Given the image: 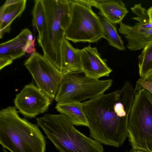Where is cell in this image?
I'll return each instance as SVG.
<instances>
[{
    "label": "cell",
    "mask_w": 152,
    "mask_h": 152,
    "mask_svg": "<svg viewBox=\"0 0 152 152\" xmlns=\"http://www.w3.org/2000/svg\"><path fill=\"white\" fill-rule=\"evenodd\" d=\"M45 22L38 41L45 57L61 73L62 49L69 23L71 0H42Z\"/></svg>",
    "instance_id": "3"
},
{
    "label": "cell",
    "mask_w": 152,
    "mask_h": 152,
    "mask_svg": "<svg viewBox=\"0 0 152 152\" xmlns=\"http://www.w3.org/2000/svg\"><path fill=\"white\" fill-rule=\"evenodd\" d=\"M13 62V61L8 59L0 58V70L3 69L4 67L11 64Z\"/></svg>",
    "instance_id": "21"
},
{
    "label": "cell",
    "mask_w": 152,
    "mask_h": 152,
    "mask_svg": "<svg viewBox=\"0 0 152 152\" xmlns=\"http://www.w3.org/2000/svg\"><path fill=\"white\" fill-rule=\"evenodd\" d=\"M130 152H132V151H130Z\"/></svg>",
    "instance_id": "26"
},
{
    "label": "cell",
    "mask_w": 152,
    "mask_h": 152,
    "mask_svg": "<svg viewBox=\"0 0 152 152\" xmlns=\"http://www.w3.org/2000/svg\"><path fill=\"white\" fill-rule=\"evenodd\" d=\"M138 58L139 74L140 77H143L152 69V45L143 49Z\"/></svg>",
    "instance_id": "19"
},
{
    "label": "cell",
    "mask_w": 152,
    "mask_h": 152,
    "mask_svg": "<svg viewBox=\"0 0 152 152\" xmlns=\"http://www.w3.org/2000/svg\"><path fill=\"white\" fill-rule=\"evenodd\" d=\"M130 9L132 12L137 15L136 17L132 18L138 22L134 25L143 29L152 28V23L149 22L147 10L142 6L141 4H136Z\"/></svg>",
    "instance_id": "20"
},
{
    "label": "cell",
    "mask_w": 152,
    "mask_h": 152,
    "mask_svg": "<svg viewBox=\"0 0 152 152\" xmlns=\"http://www.w3.org/2000/svg\"><path fill=\"white\" fill-rule=\"evenodd\" d=\"M70 19L66 30L65 38L74 43L97 42L106 39L100 18L91 7L71 0Z\"/></svg>",
    "instance_id": "5"
},
{
    "label": "cell",
    "mask_w": 152,
    "mask_h": 152,
    "mask_svg": "<svg viewBox=\"0 0 152 152\" xmlns=\"http://www.w3.org/2000/svg\"><path fill=\"white\" fill-rule=\"evenodd\" d=\"M113 83L110 79L101 80L86 76H79L75 73L64 74L55 99L58 103L81 102L104 94Z\"/></svg>",
    "instance_id": "6"
},
{
    "label": "cell",
    "mask_w": 152,
    "mask_h": 152,
    "mask_svg": "<svg viewBox=\"0 0 152 152\" xmlns=\"http://www.w3.org/2000/svg\"><path fill=\"white\" fill-rule=\"evenodd\" d=\"M118 31L126 39L127 48L131 50L143 49L152 45V28L143 29L122 22L120 24Z\"/></svg>",
    "instance_id": "12"
},
{
    "label": "cell",
    "mask_w": 152,
    "mask_h": 152,
    "mask_svg": "<svg viewBox=\"0 0 152 152\" xmlns=\"http://www.w3.org/2000/svg\"><path fill=\"white\" fill-rule=\"evenodd\" d=\"M24 65L38 87L52 100L55 99L62 74L43 55L36 52L26 61Z\"/></svg>",
    "instance_id": "8"
},
{
    "label": "cell",
    "mask_w": 152,
    "mask_h": 152,
    "mask_svg": "<svg viewBox=\"0 0 152 152\" xmlns=\"http://www.w3.org/2000/svg\"><path fill=\"white\" fill-rule=\"evenodd\" d=\"M77 1L92 7H94L96 8L97 0H76Z\"/></svg>",
    "instance_id": "22"
},
{
    "label": "cell",
    "mask_w": 152,
    "mask_h": 152,
    "mask_svg": "<svg viewBox=\"0 0 152 152\" xmlns=\"http://www.w3.org/2000/svg\"><path fill=\"white\" fill-rule=\"evenodd\" d=\"M90 136L102 144L121 147L128 137L130 110L124 104L118 90L83 102Z\"/></svg>",
    "instance_id": "1"
},
{
    "label": "cell",
    "mask_w": 152,
    "mask_h": 152,
    "mask_svg": "<svg viewBox=\"0 0 152 152\" xmlns=\"http://www.w3.org/2000/svg\"><path fill=\"white\" fill-rule=\"evenodd\" d=\"M129 141L134 150L152 152V102L134 104L128 116Z\"/></svg>",
    "instance_id": "7"
},
{
    "label": "cell",
    "mask_w": 152,
    "mask_h": 152,
    "mask_svg": "<svg viewBox=\"0 0 152 152\" xmlns=\"http://www.w3.org/2000/svg\"><path fill=\"white\" fill-rule=\"evenodd\" d=\"M82 72L79 49L75 48L65 38L62 49L61 73Z\"/></svg>",
    "instance_id": "15"
},
{
    "label": "cell",
    "mask_w": 152,
    "mask_h": 152,
    "mask_svg": "<svg viewBox=\"0 0 152 152\" xmlns=\"http://www.w3.org/2000/svg\"><path fill=\"white\" fill-rule=\"evenodd\" d=\"M31 32L28 28L23 29L16 37L0 45V58L13 61L20 58L26 53L36 52Z\"/></svg>",
    "instance_id": "11"
},
{
    "label": "cell",
    "mask_w": 152,
    "mask_h": 152,
    "mask_svg": "<svg viewBox=\"0 0 152 152\" xmlns=\"http://www.w3.org/2000/svg\"><path fill=\"white\" fill-rule=\"evenodd\" d=\"M0 143L11 152H45L47 142L38 125L9 106L0 111Z\"/></svg>",
    "instance_id": "2"
},
{
    "label": "cell",
    "mask_w": 152,
    "mask_h": 152,
    "mask_svg": "<svg viewBox=\"0 0 152 152\" xmlns=\"http://www.w3.org/2000/svg\"><path fill=\"white\" fill-rule=\"evenodd\" d=\"M55 108L60 113L69 118L74 125L88 127V119L84 110L83 103L76 102L57 103Z\"/></svg>",
    "instance_id": "16"
},
{
    "label": "cell",
    "mask_w": 152,
    "mask_h": 152,
    "mask_svg": "<svg viewBox=\"0 0 152 152\" xmlns=\"http://www.w3.org/2000/svg\"><path fill=\"white\" fill-rule=\"evenodd\" d=\"M100 18L108 44L119 50H125L126 48L124 42L118 34L115 24L104 18Z\"/></svg>",
    "instance_id": "17"
},
{
    "label": "cell",
    "mask_w": 152,
    "mask_h": 152,
    "mask_svg": "<svg viewBox=\"0 0 152 152\" xmlns=\"http://www.w3.org/2000/svg\"><path fill=\"white\" fill-rule=\"evenodd\" d=\"M26 0H7L0 9V38L9 33L12 21L20 16L26 7Z\"/></svg>",
    "instance_id": "13"
},
{
    "label": "cell",
    "mask_w": 152,
    "mask_h": 152,
    "mask_svg": "<svg viewBox=\"0 0 152 152\" xmlns=\"http://www.w3.org/2000/svg\"><path fill=\"white\" fill-rule=\"evenodd\" d=\"M147 75H152V69H151L149 71H148V72L146 74L145 76Z\"/></svg>",
    "instance_id": "23"
},
{
    "label": "cell",
    "mask_w": 152,
    "mask_h": 152,
    "mask_svg": "<svg viewBox=\"0 0 152 152\" xmlns=\"http://www.w3.org/2000/svg\"><path fill=\"white\" fill-rule=\"evenodd\" d=\"M3 152H8L5 149L3 148Z\"/></svg>",
    "instance_id": "25"
},
{
    "label": "cell",
    "mask_w": 152,
    "mask_h": 152,
    "mask_svg": "<svg viewBox=\"0 0 152 152\" xmlns=\"http://www.w3.org/2000/svg\"><path fill=\"white\" fill-rule=\"evenodd\" d=\"M132 152H144L143 151H141V150H134L132 151Z\"/></svg>",
    "instance_id": "24"
},
{
    "label": "cell",
    "mask_w": 152,
    "mask_h": 152,
    "mask_svg": "<svg viewBox=\"0 0 152 152\" xmlns=\"http://www.w3.org/2000/svg\"><path fill=\"white\" fill-rule=\"evenodd\" d=\"M32 23L38 32V41L40 40L45 22V15L42 0L34 1V6L32 12Z\"/></svg>",
    "instance_id": "18"
},
{
    "label": "cell",
    "mask_w": 152,
    "mask_h": 152,
    "mask_svg": "<svg viewBox=\"0 0 152 152\" xmlns=\"http://www.w3.org/2000/svg\"><path fill=\"white\" fill-rule=\"evenodd\" d=\"M36 121L59 152H104L102 143L78 131L64 114H45Z\"/></svg>",
    "instance_id": "4"
},
{
    "label": "cell",
    "mask_w": 152,
    "mask_h": 152,
    "mask_svg": "<svg viewBox=\"0 0 152 152\" xmlns=\"http://www.w3.org/2000/svg\"><path fill=\"white\" fill-rule=\"evenodd\" d=\"M81 70L85 76L99 79L104 76H109L112 71L106 64L107 60L101 56L96 47L90 45L79 49Z\"/></svg>",
    "instance_id": "10"
},
{
    "label": "cell",
    "mask_w": 152,
    "mask_h": 152,
    "mask_svg": "<svg viewBox=\"0 0 152 152\" xmlns=\"http://www.w3.org/2000/svg\"><path fill=\"white\" fill-rule=\"evenodd\" d=\"M96 8L99 14L114 24H119L129 12L125 4L120 0H97Z\"/></svg>",
    "instance_id": "14"
},
{
    "label": "cell",
    "mask_w": 152,
    "mask_h": 152,
    "mask_svg": "<svg viewBox=\"0 0 152 152\" xmlns=\"http://www.w3.org/2000/svg\"><path fill=\"white\" fill-rule=\"evenodd\" d=\"M52 100L32 83L25 86L16 95L14 102L25 117L33 118L46 112Z\"/></svg>",
    "instance_id": "9"
}]
</instances>
